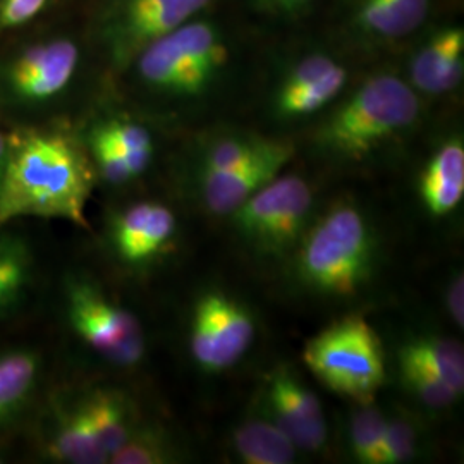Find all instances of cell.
Here are the masks:
<instances>
[{"label":"cell","mask_w":464,"mask_h":464,"mask_svg":"<svg viewBox=\"0 0 464 464\" xmlns=\"http://www.w3.org/2000/svg\"><path fill=\"white\" fill-rule=\"evenodd\" d=\"M303 360L331 391L362 404H370L385 381L381 339L363 316H344L316 334Z\"/></svg>","instance_id":"3957f363"},{"label":"cell","mask_w":464,"mask_h":464,"mask_svg":"<svg viewBox=\"0 0 464 464\" xmlns=\"http://www.w3.org/2000/svg\"><path fill=\"white\" fill-rule=\"evenodd\" d=\"M464 32H440L411 61V82L425 93H446L463 78Z\"/></svg>","instance_id":"2e32d148"},{"label":"cell","mask_w":464,"mask_h":464,"mask_svg":"<svg viewBox=\"0 0 464 464\" xmlns=\"http://www.w3.org/2000/svg\"><path fill=\"white\" fill-rule=\"evenodd\" d=\"M449 312L454 318V322L463 327L464 325V281L463 276L456 277L448 293Z\"/></svg>","instance_id":"1f68e13d"},{"label":"cell","mask_w":464,"mask_h":464,"mask_svg":"<svg viewBox=\"0 0 464 464\" xmlns=\"http://www.w3.org/2000/svg\"><path fill=\"white\" fill-rule=\"evenodd\" d=\"M464 195V149L459 140L439 150L421 178V197L433 216L452 212Z\"/></svg>","instance_id":"ac0fdd59"},{"label":"cell","mask_w":464,"mask_h":464,"mask_svg":"<svg viewBox=\"0 0 464 464\" xmlns=\"http://www.w3.org/2000/svg\"><path fill=\"white\" fill-rule=\"evenodd\" d=\"M5 458H7V454H5V450H4V449L0 448V463H5V461H7V459H5Z\"/></svg>","instance_id":"e575fe53"},{"label":"cell","mask_w":464,"mask_h":464,"mask_svg":"<svg viewBox=\"0 0 464 464\" xmlns=\"http://www.w3.org/2000/svg\"><path fill=\"white\" fill-rule=\"evenodd\" d=\"M64 308L76 337L107 363L131 368L143 360L145 332L140 320L109 298L97 284L84 277H69Z\"/></svg>","instance_id":"8992f818"},{"label":"cell","mask_w":464,"mask_h":464,"mask_svg":"<svg viewBox=\"0 0 464 464\" xmlns=\"http://www.w3.org/2000/svg\"><path fill=\"white\" fill-rule=\"evenodd\" d=\"M293 157L289 143L272 141L268 149L243 166L231 170L203 174V198L210 212L232 214L260 188L277 178L279 170Z\"/></svg>","instance_id":"5bb4252c"},{"label":"cell","mask_w":464,"mask_h":464,"mask_svg":"<svg viewBox=\"0 0 464 464\" xmlns=\"http://www.w3.org/2000/svg\"><path fill=\"white\" fill-rule=\"evenodd\" d=\"M346 69L337 64L315 83L308 84L289 95H279V112L282 116L289 117L314 114L339 95L346 83Z\"/></svg>","instance_id":"cb8c5ba5"},{"label":"cell","mask_w":464,"mask_h":464,"mask_svg":"<svg viewBox=\"0 0 464 464\" xmlns=\"http://www.w3.org/2000/svg\"><path fill=\"white\" fill-rule=\"evenodd\" d=\"M429 11L430 0H360L354 21L365 34L394 40L416 32Z\"/></svg>","instance_id":"ffe728a7"},{"label":"cell","mask_w":464,"mask_h":464,"mask_svg":"<svg viewBox=\"0 0 464 464\" xmlns=\"http://www.w3.org/2000/svg\"><path fill=\"white\" fill-rule=\"evenodd\" d=\"M50 0H4L0 4V32L16 30L44 13Z\"/></svg>","instance_id":"4dcf8cb0"},{"label":"cell","mask_w":464,"mask_h":464,"mask_svg":"<svg viewBox=\"0 0 464 464\" xmlns=\"http://www.w3.org/2000/svg\"><path fill=\"white\" fill-rule=\"evenodd\" d=\"M45 360L30 346L0 348V444L34 410Z\"/></svg>","instance_id":"9a60e30c"},{"label":"cell","mask_w":464,"mask_h":464,"mask_svg":"<svg viewBox=\"0 0 464 464\" xmlns=\"http://www.w3.org/2000/svg\"><path fill=\"white\" fill-rule=\"evenodd\" d=\"M385 421L387 420L375 408H363L354 415L351 423V448L358 461L377 464Z\"/></svg>","instance_id":"4316f807"},{"label":"cell","mask_w":464,"mask_h":464,"mask_svg":"<svg viewBox=\"0 0 464 464\" xmlns=\"http://www.w3.org/2000/svg\"><path fill=\"white\" fill-rule=\"evenodd\" d=\"M34 279V249L28 239L4 227L0 231V320L23 304Z\"/></svg>","instance_id":"d6986e66"},{"label":"cell","mask_w":464,"mask_h":464,"mask_svg":"<svg viewBox=\"0 0 464 464\" xmlns=\"http://www.w3.org/2000/svg\"><path fill=\"white\" fill-rule=\"evenodd\" d=\"M399 365L406 385L413 389L416 396L427 406L437 410L448 408L458 398V392L449 383L437 377L429 368L420 365L413 358L399 353Z\"/></svg>","instance_id":"484cf974"},{"label":"cell","mask_w":464,"mask_h":464,"mask_svg":"<svg viewBox=\"0 0 464 464\" xmlns=\"http://www.w3.org/2000/svg\"><path fill=\"white\" fill-rule=\"evenodd\" d=\"M418 114L420 102L408 84L396 76H375L335 111L320 141L346 159H362L410 128Z\"/></svg>","instance_id":"7a4b0ae2"},{"label":"cell","mask_w":464,"mask_h":464,"mask_svg":"<svg viewBox=\"0 0 464 464\" xmlns=\"http://www.w3.org/2000/svg\"><path fill=\"white\" fill-rule=\"evenodd\" d=\"M172 458L166 433L155 427H136L130 439L109 458L112 464H164Z\"/></svg>","instance_id":"d4e9b609"},{"label":"cell","mask_w":464,"mask_h":464,"mask_svg":"<svg viewBox=\"0 0 464 464\" xmlns=\"http://www.w3.org/2000/svg\"><path fill=\"white\" fill-rule=\"evenodd\" d=\"M212 0H112L103 38L117 63H130L150 44L191 21Z\"/></svg>","instance_id":"9c48e42d"},{"label":"cell","mask_w":464,"mask_h":464,"mask_svg":"<svg viewBox=\"0 0 464 464\" xmlns=\"http://www.w3.org/2000/svg\"><path fill=\"white\" fill-rule=\"evenodd\" d=\"M399 353L429 368L458 394L463 392L464 356L461 344L440 337H423L406 344Z\"/></svg>","instance_id":"603a6c76"},{"label":"cell","mask_w":464,"mask_h":464,"mask_svg":"<svg viewBox=\"0 0 464 464\" xmlns=\"http://www.w3.org/2000/svg\"><path fill=\"white\" fill-rule=\"evenodd\" d=\"M36 448L52 463L103 464L107 454L90 427L80 396H53L36 423Z\"/></svg>","instance_id":"8fae6325"},{"label":"cell","mask_w":464,"mask_h":464,"mask_svg":"<svg viewBox=\"0 0 464 464\" xmlns=\"http://www.w3.org/2000/svg\"><path fill=\"white\" fill-rule=\"evenodd\" d=\"M370 262L365 218L351 205H337L306 236L299 251V274L320 293L349 296L366 281Z\"/></svg>","instance_id":"277c9868"},{"label":"cell","mask_w":464,"mask_h":464,"mask_svg":"<svg viewBox=\"0 0 464 464\" xmlns=\"http://www.w3.org/2000/svg\"><path fill=\"white\" fill-rule=\"evenodd\" d=\"M141 82L166 95L201 93L227 61V49L216 28L205 21H188L138 53Z\"/></svg>","instance_id":"5b68a950"},{"label":"cell","mask_w":464,"mask_h":464,"mask_svg":"<svg viewBox=\"0 0 464 464\" xmlns=\"http://www.w3.org/2000/svg\"><path fill=\"white\" fill-rule=\"evenodd\" d=\"M255 325L248 312L224 295H205L199 299L191 322L189 344L198 365L220 372L248 351Z\"/></svg>","instance_id":"30bf717a"},{"label":"cell","mask_w":464,"mask_h":464,"mask_svg":"<svg viewBox=\"0 0 464 464\" xmlns=\"http://www.w3.org/2000/svg\"><path fill=\"white\" fill-rule=\"evenodd\" d=\"M272 141L262 140H239L229 138L216 143L208 153L205 155L203 162V174H214L231 170L234 167L243 166L251 159L264 153Z\"/></svg>","instance_id":"83f0119b"},{"label":"cell","mask_w":464,"mask_h":464,"mask_svg":"<svg viewBox=\"0 0 464 464\" xmlns=\"http://www.w3.org/2000/svg\"><path fill=\"white\" fill-rule=\"evenodd\" d=\"M80 399L100 448L111 458L138 427L131 401L111 387L92 389Z\"/></svg>","instance_id":"e0dca14e"},{"label":"cell","mask_w":464,"mask_h":464,"mask_svg":"<svg viewBox=\"0 0 464 464\" xmlns=\"http://www.w3.org/2000/svg\"><path fill=\"white\" fill-rule=\"evenodd\" d=\"M312 208V189L298 176L274 178L234 210L237 229L258 248L279 253L298 239Z\"/></svg>","instance_id":"ba28073f"},{"label":"cell","mask_w":464,"mask_h":464,"mask_svg":"<svg viewBox=\"0 0 464 464\" xmlns=\"http://www.w3.org/2000/svg\"><path fill=\"white\" fill-rule=\"evenodd\" d=\"M266 4L276 9V11H282V13H296L299 9L306 7L312 0H266Z\"/></svg>","instance_id":"d6a6232c"},{"label":"cell","mask_w":464,"mask_h":464,"mask_svg":"<svg viewBox=\"0 0 464 464\" xmlns=\"http://www.w3.org/2000/svg\"><path fill=\"white\" fill-rule=\"evenodd\" d=\"M174 231L176 217L169 207L138 201L117 214L111 227V243L124 266H149L166 249Z\"/></svg>","instance_id":"4fadbf2b"},{"label":"cell","mask_w":464,"mask_h":464,"mask_svg":"<svg viewBox=\"0 0 464 464\" xmlns=\"http://www.w3.org/2000/svg\"><path fill=\"white\" fill-rule=\"evenodd\" d=\"M93 167L74 138L45 128L7 134L0 174V231L24 217L88 227Z\"/></svg>","instance_id":"6da1fadb"},{"label":"cell","mask_w":464,"mask_h":464,"mask_svg":"<svg viewBox=\"0 0 464 464\" xmlns=\"http://www.w3.org/2000/svg\"><path fill=\"white\" fill-rule=\"evenodd\" d=\"M90 140L114 150L126 162L134 179L149 169L155 153L153 138L149 130L128 119H111L102 122L92 131Z\"/></svg>","instance_id":"7402d4cb"},{"label":"cell","mask_w":464,"mask_h":464,"mask_svg":"<svg viewBox=\"0 0 464 464\" xmlns=\"http://www.w3.org/2000/svg\"><path fill=\"white\" fill-rule=\"evenodd\" d=\"M335 66L337 64L325 55H312V57L303 59L298 66L291 71V74L285 78L279 95H289L308 84L315 83Z\"/></svg>","instance_id":"f546056e"},{"label":"cell","mask_w":464,"mask_h":464,"mask_svg":"<svg viewBox=\"0 0 464 464\" xmlns=\"http://www.w3.org/2000/svg\"><path fill=\"white\" fill-rule=\"evenodd\" d=\"M416 449V429L406 418L385 421L377 464H398L408 461Z\"/></svg>","instance_id":"f1b7e54d"},{"label":"cell","mask_w":464,"mask_h":464,"mask_svg":"<svg viewBox=\"0 0 464 464\" xmlns=\"http://www.w3.org/2000/svg\"><path fill=\"white\" fill-rule=\"evenodd\" d=\"M266 399L272 421L296 448L318 450L325 446L327 425L322 404L289 370L277 368L270 375Z\"/></svg>","instance_id":"7c38bea8"},{"label":"cell","mask_w":464,"mask_h":464,"mask_svg":"<svg viewBox=\"0 0 464 464\" xmlns=\"http://www.w3.org/2000/svg\"><path fill=\"white\" fill-rule=\"evenodd\" d=\"M234 448L248 464H289L295 461L296 446L274 423L249 420L234 433Z\"/></svg>","instance_id":"44dd1931"},{"label":"cell","mask_w":464,"mask_h":464,"mask_svg":"<svg viewBox=\"0 0 464 464\" xmlns=\"http://www.w3.org/2000/svg\"><path fill=\"white\" fill-rule=\"evenodd\" d=\"M80 64V49L69 38L28 45L0 64V103L42 109L64 95Z\"/></svg>","instance_id":"52a82bcc"},{"label":"cell","mask_w":464,"mask_h":464,"mask_svg":"<svg viewBox=\"0 0 464 464\" xmlns=\"http://www.w3.org/2000/svg\"><path fill=\"white\" fill-rule=\"evenodd\" d=\"M2 2H4V0H0V4H2Z\"/></svg>","instance_id":"d590c367"},{"label":"cell","mask_w":464,"mask_h":464,"mask_svg":"<svg viewBox=\"0 0 464 464\" xmlns=\"http://www.w3.org/2000/svg\"><path fill=\"white\" fill-rule=\"evenodd\" d=\"M5 150H7V134H4L2 128H0V174H2V167H4V160H5Z\"/></svg>","instance_id":"836d02e7"}]
</instances>
